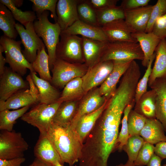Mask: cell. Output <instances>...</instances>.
Instances as JSON below:
<instances>
[{"label":"cell","mask_w":166,"mask_h":166,"mask_svg":"<svg viewBox=\"0 0 166 166\" xmlns=\"http://www.w3.org/2000/svg\"><path fill=\"white\" fill-rule=\"evenodd\" d=\"M156 98L153 89L147 91L135 103L134 110L147 119L156 118Z\"/></svg>","instance_id":"cell-28"},{"label":"cell","mask_w":166,"mask_h":166,"mask_svg":"<svg viewBox=\"0 0 166 166\" xmlns=\"http://www.w3.org/2000/svg\"><path fill=\"white\" fill-rule=\"evenodd\" d=\"M29 147L22 133L14 130H1L0 133V159L10 160L24 157Z\"/></svg>","instance_id":"cell-8"},{"label":"cell","mask_w":166,"mask_h":166,"mask_svg":"<svg viewBox=\"0 0 166 166\" xmlns=\"http://www.w3.org/2000/svg\"><path fill=\"white\" fill-rule=\"evenodd\" d=\"M61 32L73 35H80L81 37L103 42H109L101 27L93 26L79 20Z\"/></svg>","instance_id":"cell-19"},{"label":"cell","mask_w":166,"mask_h":166,"mask_svg":"<svg viewBox=\"0 0 166 166\" xmlns=\"http://www.w3.org/2000/svg\"><path fill=\"white\" fill-rule=\"evenodd\" d=\"M132 103L127 105L123 112V116L121 121V128L116 142V149L119 151L122 150L123 147L126 144L129 137L128 130V119L129 114L135 104Z\"/></svg>","instance_id":"cell-37"},{"label":"cell","mask_w":166,"mask_h":166,"mask_svg":"<svg viewBox=\"0 0 166 166\" xmlns=\"http://www.w3.org/2000/svg\"><path fill=\"white\" fill-rule=\"evenodd\" d=\"M4 50L2 47L0 45V75L4 72L5 69V64L6 63V58L2 55Z\"/></svg>","instance_id":"cell-49"},{"label":"cell","mask_w":166,"mask_h":166,"mask_svg":"<svg viewBox=\"0 0 166 166\" xmlns=\"http://www.w3.org/2000/svg\"><path fill=\"white\" fill-rule=\"evenodd\" d=\"M36 158L50 166L62 164L61 158L46 134L40 133L34 147Z\"/></svg>","instance_id":"cell-14"},{"label":"cell","mask_w":166,"mask_h":166,"mask_svg":"<svg viewBox=\"0 0 166 166\" xmlns=\"http://www.w3.org/2000/svg\"><path fill=\"white\" fill-rule=\"evenodd\" d=\"M33 166V165L32 163V164H30V165H29V166Z\"/></svg>","instance_id":"cell-54"},{"label":"cell","mask_w":166,"mask_h":166,"mask_svg":"<svg viewBox=\"0 0 166 166\" xmlns=\"http://www.w3.org/2000/svg\"><path fill=\"white\" fill-rule=\"evenodd\" d=\"M153 5L124 11V21L132 33L145 32Z\"/></svg>","instance_id":"cell-16"},{"label":"cell","mask_w":166,"mask_h":166,"mask_svg":"<svg viewBox=\"0 0 166 166\" xmlns=\"http://www.w3.org/2000/svg\"><path fill=\"white\" fill-rule=\"evenodd\" d=\"M160 40L166 38V13L157 19L152 31Z\"/></svg>","instance_id":"cell-43"},{"label":"cell","mask_w":166,"mask_h":166,"mask_svg":"<svg viewBox=\"0 0 166 166\" xmlns=\"http://www.w3.org/2000/svg\"><path fill=\"white\" fill-rule=\"evenodd\" d=\"M132 35L139 43L144 54L142 64L147 67L161 40L152 32L133 33Z\"/></svg>","instance_id":"cell-20"},{"label":"cell","mask_w":166,"mask_h":166,"mask_svg":"<svg viewBox=\"0 0 166 166\" xmlns=\"http://www.w3.org/2000/svg\"><path fill=\"white\" fill-rule=\"evenodd\" d=\"M29 88L18 91L5 101H0V111L6 109H17L35 105L40 103L38 90L30 74L26 77Z\"/></svg>","instance_id":"cell-10"},{"label":"cell","mask_w":166,"mask_h":166,"mask_svg":"<svg viewBox=\"0 0 166 166\" xmlns=\"http://www.w3.org/2000/svg\"><path fill=\"white\" fill-rule=\"evenodd\" d=\"M96 11L99 25L101 27L113 21L124 19V11L120 6H115Z\"/></svg>","instance_id":"cell-33"},{"label":"cell","mask_w":166,"mask_h":166,"mask_svg":"<svg viewBox=\"0 0 166 166\" xmlns=\"http://www.w3.org/2000/svg\"><path fill=\"white\" fill-rule=\"evenodd\" d=\"M30 106L10 111L6 109L0 111V129L11 131L17 120L27 112Z\"/></svg>","instance_id":"cell-31"},{"label":"cell","mask_w":166,"mask_h":166,"mask_svg":"<svg viewBox=\"0 0 166 166\" xmlns=\"http://www.w3.org/2000/svg\"><path fill=\"white\" fill-rule=\"evenodd\" d=\"M33 166H50L35 158L32 163Z\"/></svg>","instance_id":"cell-50"},{"label":"cell","mask_w":166,"mask_h":166,"mask_svg":"<svg viewBox=\"0 0 166 166\" xmlns=\"http://www.w3.org/2000/svg\"><path fill=\"white\" fill-rule=\"evenodd\" d=\"M86 93L83 88L82 77H77L65 85L57 101L63 102L77 101Z\"/></svg>","instance_id":"cell-29"},{"label":"cell","mask_w":166,"mask_h":166,"mask_svg":"<svg viewBox=\"0 0 166 166\" xmlns=\"http://www.w3.org/2000/svg\"><path fill=\"white\" fill-rule=\"evenodd\" d=\"M155 154L162 160L166 159V141L160 142L155 146Z\"/></svg>","instance_id":"cell-47"},{"label":"cell","mask_w":166,"mask_h":166,"mask_svg":"<svg viewBox=\"0 0 166 166\" xmlns=\"http://www.w3.org/2000/svg\"><path fill=\"white\" fill-rule=\"evenodd\" d=\"M21 44V41H16L4 35L0 37V45L3 47L6 63L12 70L22 76L26 74L28 69L31 73L35 71L32 64L23 55Z\"/></svg>","instance_id":"cell-4"},{"label":"cell","mask_w":166,"mask_h":166,"mask_svg":"<svg viewBox=\"0 0 166 166\" xmlns=\"http://www.w3.org/2000/svg\"></svg>","instance_id":"cell-57"},{"label":"cell","mask_w":166,"mask_h":166,"mask_svg":"<svg viewBox=\"0 0 166 166\" xmlns=\"http://www.w3.org/2000/svg\"><path fill=\"white\" fill-rule=\"evenodd\" d=\"M53 166H63V165L59 163H57L55 165Z\"/></svg>","instance_id":"cell-53"},{"label":"cell","mask_w":166,"mask_h":166,"mask_svg":"<svg viewBox=\"0 0 166 166\" xmlns=\"http://www.w3.org/2000/svg\"><path fill=\"white\" fill-rule=\"evenodd\" d=\"M156 56L148 85L150 87L158 78L166 79V41L161 40L155 50Z\"/></svg>","instance_id":"cell-25"},{"label":"cell","mask_w":166,"mask_h":166,"mask_svg":"<svg viewBox=\"0 0 166 166\" xmlns=\"http://www.w3.org/2000/svg\"><path fill=\"white\" fill-rule=\"evenodd\" d=\"M155 146L146 142L140 150L133 162L135 166H144L147 164L155 153Z\"/></svg>","instance_id":"cell-42"},{"label":"cell","mask_w":166,"mask_h":166,"mask_svg":"<svg viewBox=\"0 0 166 166\" xmlns=\"http://www.w3.org/2000/svg\"><path fill=\"white\" fill-rule=\"evenodd\" d=\"M146 142L140 135L129 137L126 144L122 149V150L124 151L127 155L128 161L132 163L134 162L140 150Z\"/></svg>","instance_id":"cell-36"},{"label":"cell","mask_w":166,"mask_h":166,"mask_svg":"<svg viewBox=\"0 0 166 166\" xmlns=\"http://www.w3.org/2000/svg\"><path fill=\"white\" fill-rule=\"evenodd\" d=\"M150 0H124L120 6L124 11L148 5Z\"/></svg>","instance_id":"cell-45"},{"label":"cell","mask_w":166,"mask_h":166,"mask_svg":"<svg viewBox=\"0 0 166 166\" xmlns=\"http://www.w3.org/2000/svg\"><path fill=\"white\" fill-rule=\"evenodd\" d=\"M57 0H30L33 3L32 8L37 17L45 11H49L55 23H57L56 6Z\"/></svg>","instance_id":"cell-38"},{"label":"cell","mask_w":166,"mask_h":166,"mask_svg":"<svg viewBox=\"0 0 166 166\" xmlns=\"http://www.w3.org/2000/svg\"><path fill=\"white\" fill-rule=\"evenodd\" d=\"M60 38L56 47V59L71 63L85 62L81 37L61 32Z\"/></svg>","instance_id":"cell-7"},{"label":"cell","mask_w":166,"mask_h":166,"mask_svg":"<svg viewBox=\"0 0 166 166\" xmlns=\"http://www.w3.org/2000/svg\"><path fill=\"white\" fill-rule=\"evenodd\" d=\"M25 27V28L18 23L15 26L24 46V49L22 50V52L26 60L32 64L36 58L38 51L45 45L36 33L34 22L29 23Z\"/></svg>","instance_id":"cell-9"},{"label":"cell","mask_w":166,"mask_h":166,"mask_svg":"<svg viewBox=\"0 0 166 166\" xmlns=\"http://www.w3.org/2000/svg\"><path fill=\"white\" fill-rule=\"evenodd\" d=\"M113 69L106 80L99 88L101 95L109 99L117 89V85L120 78L129 67L131 61H113Z\"/></svg>","instance_id":"cell-17"},{"label":"cell","mask_w":166,"mask_h":166,"mask_svg":"<svg viewBox=\"0 0 166 166\" xmlns=\"http://www.w3.org/2000/svg\"><path fill=\"white\" fill-rule=\"evenodd\" d=\"M62 103L58 101L50 104L39 103L24 114L21 119L36 127L40 133L46 134Z\"/></svg>","instance_id":"cell-5"},{"label":"cell","mask_w":166,"mask_h":166,"mask_svg":"<svg viewBox=\"0 0 166 166\" xmlns=\"http://www.w3.org/2000/svg\"><path fill=\"white\" fill-rule=\"evenodd\" d=\"M63 164L73 166L79 161L83 142L74 129L52 123L46 133Z\"/></svg>","instance_id":"cell-1"},{"label":"cell","mask_w":166,"mask_h":166,"mask_svg":"<svg viewBox=\"0 0 166 166\" xmlns=\"http://www.w3.org/2000/svg\"><path fill=\"white\" fill-rule=\"evenodd\" d=\"M163 166H166V164L163 165Z\"/></svg>","instance_id":"cell-55"},{"label":"cell","mask_w":166,"mask_h":166,"mask_svg":"<svg viewBox=\"0 0 166 166\" xmlns=\"http://www.w3.org/2000/svg\"><path fill=\"white\" fill-rule=\"evenodd\" d=\"M165 40H166V38H165Z\"/></svg>","instance_id":"cell-56"},{"label":"cell","mask_w":166,"mask_h":166,"mask_svg":"<svg viewBox=\"0 0 166 166\" xmlns=\"http://www.w3.org/2000/svg\"><path fill=\"white\" fill-rule=\"evenodd\" d=\"M162 160L160 157L154 153L146 165L147 166H162L161 163Z\"/></svg>","instance_id":"cell-48"},{"label":"cell","mask_w":166,"mask_h":166,"mask_svg":"<svg viewBox=\"0 0 166 166\" xmlns=\"http://www.w3.org/2000/svg\"><path fill=\"white\" fill-rule=\"evenodd\" d=\"M144 54L138 42H106L100 61H142Z\"/></svg>","instance_id":"cell-3"},{"label":"cell","mask_w":166,"mask_h":166,"mask_svg":"<svg viewBox=\"0 0 166 166\" xmlns=\"http://www.w3.org/2000/svg\"><path fill=\"white\" fill-rule=\"evenodd\" d=\"M0 2L5 6L11 11L15 19L24 26L37 19L36 14L34 11H22L15 6L11 0H0Z\"/></svg>","instance_id":"cell-34"},{"label":"cell","mask_w":166,"mask_h":166,"mask_svg":"<svg viewBox=\"0 0 166 166\" xmlns=\"http://www.w3.org/2000/svg\"><path fill=\"white\" fill-rule=\"evenodd\" d=\"M166 13V0H158L153 5L145 33L152 32L156 20Z\"/></svg>","instance_id":"cell-41"},{"label":"cell","mask_w":166,"mask_h":166,"mask_svg":"<svg viewBox=\"0 0 166 166\" xmlns=\"http://www.w3.org/2000/svg\"><path fill=\"white\" fill-rule=\"evenodd\" d=\"M77 9L79 20L93 26L100 27L96 10L85 0H79Z\"/></svg>","instance_id":"cell-35"},{"label":"cell","mask_w":166,"mask_h":166,"mask_svg":"<svg viewBox=\"0 0 166 166\" xmlns=\"http://www.w3.org/2000/svg\"><path fill=\"white\" fill-rule=\"evenodd\" d=\"M116 166H135V165L133 163H130L127 161L125 164L121 163Z\"/></svg>","instance_id":"cell-52"},{"label":"cell","mask_w":166,"mask_h":166,"mask_svg":"<svg viewBox=\"0 0 166 166\" xmlns=\"http://www.w3.org/2000/svg\"><path fill=\"white\" fill-rule=\"evenodd\" d=\"M108 101L100 109L82 116L77 121L74 129L83 142L105 108Z\"/></svg>","instance_id":"cell-27"},{"label":"cell","mask_w":166,"mask_h":166,"mask_svg":"<svg viewBox=\"0 0 166 166\" xmlns=\"http://www.w3.org/2000/svg\"><path fill=\"white\" fill-rule=\"evenodd\" d=\"M147 118L134 110L129 113L128 119V130L129 136L140 135L144 128Z\"/></svg>","instance_id":"cell-39"},{"label":"cell","mask_w":166,"mask_h":166,"mask_svg":"<svg viewBox=\"0 0 166 166\" xmlns=\"http://www.w3.org/2000/svg\"><path fill=\"white\" fill-rule=\"evenodd\" d=\"M156 56V52L151 58L149 64L142 77L140 79L136 87L135 96V102H137L141 96L147 91L149 78L152 71V64Z\"/></svg>","instance_id":"cell-40"},{"label":"cell","mask_w":166,"mask_h":166,"mask_svg":"<svg viewBox=\"0 0 166 166\" xmlns=\"http://www.w3.org/2000/svg\"><path fill=\"white\" fill-rule=\"evenodd\" d=\"M161 123L156 118L147 119L140 135L148 143L152 144L166 141V136Z\"/></svg>","instance_id":"cell-23"},{"label":"cell","mask_w":166,"mask_h":166,"mask_svg":"<svg viewBox=\"0 0 166 166\" xmlns=\"http://www.w3.org/2000/svg\"><path fill=\"white\" fill-rule=\"evenodd\" d=\"M150 87L156 94V118L166 132V79H156Z\"/></svg>","instance_id":"cell-21"},{"label":"cell","mask_w":166,"mask_h":166,"mask_svg":"<svg viewBox=\"0 0 166 166\" xmlns=\"http://www.w3.org/2000/svg\"><path fill=\"white\" fill-rule=\"evenodd\" d=\"M33 81L37 87L40 97V103L50 104L57 102L60 93L50 82L38 77L35 72H30Z\"/></svg>","instance_id":"cell-22"},{"label":"cell","mask_w":166,"mask_h":166,"mask_svg":"<svg viewBox=\"0 0 166 166\" xmlns=\"http://www.w3.org/2000/svg\"><path fill=\"white\" fill-rule=\"evenodd\" d=\"M113 66V61H100L89 67L82 77L83 89L86 93L106 80L111 73Z\"/></svg>","instance_id":"cell-12"},{"label":"cell","mask_w":166,"mask_h":166,"mask_svg":"<svg viewBox=\"0 0 166 166\" xmlns=\"http://www.w3.org/2000/svg\"><path fill=\"white\" fill-rule=\"evenodd\" d=\"M95 10L98 11L116 6L118 0H85Z\"/></svg>","instance_id":"cell-44"},{"label":"cell","mask_w":166,"mask_h":166,"mask_svg":"<svg viewBox=\"0 0 166 166\" xmlns=\"http://www.w3.org/2000/svg\"><path fill=\"white\" fill-rule=\"evenodd\" d=\"M15 20L11 11L0 3V29L4 35L14 40H15L18 34L15 27Z\"/></svg>","instance_id":"cell-30"},{"label":"cell","mask_w":166,"mask_h":166,"mask_svg":"<svg viewBox=\"0 0 166 166\" xmlns=\"http://www.w3.org/2000/svg\"><path fill=\"white\" fill-rule=\"evenodd\" d=\"M12 2L16 7L18 8L21 7L23 4V0H11Z\"/></svg>","instance_id":"cell-51"},{"label":"cell","mask_w":166,"mask_h":166,"mask_svg":"<svg viewBox=\"0 0 166 166\" xmlns=\"http://www.w3.org/2000/svg\"><path fill=\"white\" fill-rule=\"evenodd\" d=\"M88 67L85 64L71 63L56 59L51 70L52 73L51 84L56 88H64L73 79L82 77Z\"/></svg>","instance_id":"cell-6"},{"label":"cell","mask_w":166,"mask_h":166,"mask_svg":"<svg viewBox=\"0 0 166 166\" xmlns=\"http://www.w3.org/2000/svg\"><path fill=\"white\" fill-rule=\"evenodd\" d=\"M49 12L45 11L34 22L35 31L42 39L47 48L50 70L56 59V51L61 30L57 23H53L49 20Z\"/></svg>","instance_id":"cell-2"},{"label":"cell","mask_w":166,"mask_h":166,"mask_svg":"<svg viewBox=\"0 0 166 166\" xmlns=\"http://www.w3.org/2000/svg\"><path fill=\"white\" fill-rule=\"evenodd\" d=\"M108 100L101 95L99 88H95L87 93L78 104L76 114L70 126L71 128L74 129L76 123L81 117L99 109Z\"/></svg>","instance_id":"cell-13"},{"label":"cell","mask_w":166,"mask_h":166,"mask_svg":"<svg viewBox=\"0 0 166 166\" xmlns=\"http://www.w3.org/2000/svg\"><path fill=\"white\" fill-rule=\"evenodd\" d=\"M79 0H58L56 6L57 23L61 31L79 20L77 5Z\"/></svg>","instance_id":"cell-15"},{"label":"cell","mask_w":166,"mask_h":166,"mask_svg":"<svg viewBox=\"0 0 166 166\" xmlns=\"http://www.w3.org/2000/svg\"><path fill=\"white\" fill-rule=\"evenodd\" d=\"M25 160L24 157L10 160L0 159V166H21Z\"/></svg>","instance_id":"cell-46"},{"label":"cell","mask_w":166,"mask_h":166,"mask_svg":"<svg viewBox=\"0 0 166 166\" xmlns=\"http://www.w3.org/2000/svg\"><path fill=\"white\" fill-rule=\"evenodd\" d=\"M45 46L37 52L36 58L32 63L35 72H38L39 77L51 83L52 76L50 74L49 57L45 51Z\"/></svg>","instance_id":"cell-32"},{"label":"cell","mask_w":166,"mask_h":166,"mask_svg":"<svg viewBox=\"0 0 166 166\" xmlns=\"http://www.w3.org/2000/svg\"><path fill=\"white\" fill-rule=\"evenodd\" d=\"M0 76V101H5L18 91L29 88L27 81L10 67L6 66Z\"/></svg>","instance_id":"cell-11"},{"label":"cell","mask_w":166,"mask_h":166,"mask_svg":"<svg viewBox=\"0 0 166 166\" xmlns=\"http://www.w3.org/2000/svg\"><path fill=\"white\" fill-rule=\"evenodd\" d=\"M78 104L77 101L62 102L57 111L52 122L63 127L70 126L76 114Z\"/></svg>","instance_id":"cell-26"},{"label":"cell","mask_w":166,"mask_h":166,"mask_svg":"<svg viewBox=\"0 0 166 166\" xmlns=\"http://www.w3.org/2000/svg\"><path fill=\"white\" fill-rule=\"evenodd\" d=\"M81 37L85 63L88 68L90 67L100 61L104 48L107 42Z\"/></svg>","instance_id":"cell-24"},{"label":"cell","mask_w":166,"mask_h":166,"mask_svg":"<svg viewBox=\"0 0 166 166\" xmlns=\"http://www.w3.org/2000/svg\"><path fill=\"white\" fill-rule=\"evenodd\" d=\"M109 42H138L124 19L116 20L101 27Z\"/></svg>","instance_id":"cell-18"}]
</instances>
